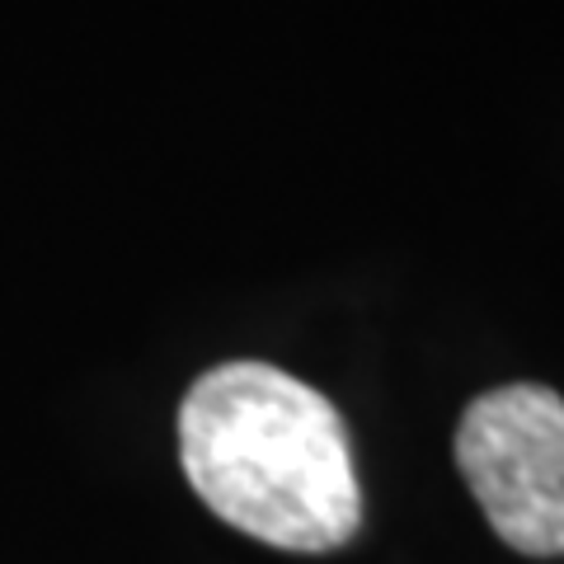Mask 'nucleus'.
<instances>
[{
	"label": "nucleus",
	"instance_id": "obj_1",
	"mask_svg": "<svg viewBox=\"0 0 564 564\" xmlns=\"http://www.w3.org/2000/svg\"><path fill=\"white\" fill-rule=\"evenodd\" d=\"M180 462L212 513L273 551H339L362 522L339 410L273 362H221L193 381Z\"/></svg>",
	"mask_w": 564,
	"mask_h": 564
},
{
	"label": "nucleus",
	"instance_id": "obj_2",
	"mask_svg": "<svg viewBox=\"0 0 564 564\" xmlns=\"http://www.w3.org/2000/svg\"><path fill=\"white\" fill-rule=\"evenodd\" d=\"M456 466L513 551L564 555V400L551 386L485 391L456 429Z\"/></svg>",
	"mask_w": 564,
	"mask_h": 564
}]
</instances>
